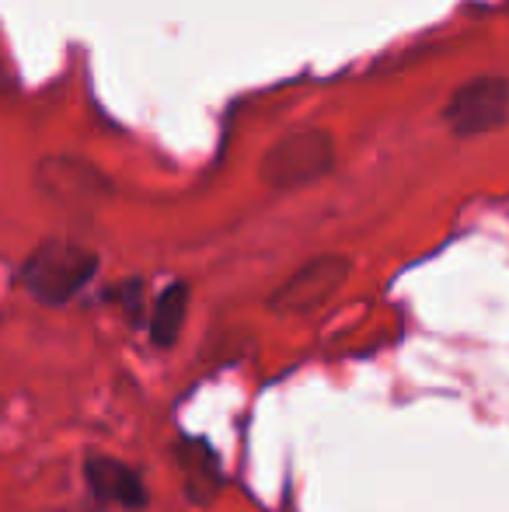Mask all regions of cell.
I'll list each match as a JSON object with an SVG mask.
<instances>
[{"mask_svg":"<svg viewBox=\"0 0 509 512\" xmlns=\"http://www.w3.org/2000/svg\"><path fill=\"white\" fill-rule=\"evenodd\" d=\"M185 310H189V286L175 283L157 297L154 314H150V342L157 349H171L182 335L185 324Z\"/></svg>","mask_w":509,"mask_h":512,"instance_id":"52a82bcc","label":"cell"},{"mask_svg":"<svg viewBox=\"0 0 509 512\" xmlns=\"http://www.w3.org/2000/svg\"><path fill=\"white\" fill-rule=\"evenodd\" d=\"M335 168V136L328 129L304 126L279 136L258 164V178L269 189H304L311 182L328 178Z\"/></svg>","mask_w":509,"mask_h":512,"instance_id":"6da1fadb","label":"cell"},{"mask_svg":"<svg viewBox=\"0 0 509 512\" xmlns=\"http://www.w3.org/2000/svg\"><path fill=\"white\" fill-rule=\"evenodd\" d=\"M84 478L95 488L98 499L116 502V506H126V509L147 506V488H143L140 474H136L133 467H126L123 460L91 457L88 464H84Z\"/></svg>","mask_w":509,"mask_h":512,"instance_id":"8992f818","label":"cell"},{"mask_svg":"<svg viewBox=\"0 0 509 512\" xmlns=\"http://www.w3.org/2000/svg\"><path fill=\"white\" fill-rule=\"evenodd\" d=\"M443 119L457 136H485L506 126L509 119V81L499 74H482L464 81L450 95Z\"/></svg>","mask_w":509,"mask_h":512,"instance_id":"277c9868","label":"cell"},{"mask_svg":"<svg viewBox=\"0 0 509 512\" xmlns=\"http://www.w3.org/2000/svg\"><path fill=\"white\" fill-rule=\"evenodd\" d=\"M349 272H353V262L346 255H318L307 265H300L283 286L269 297V307L276 314L286 317H300L311 314V310L325 307L335 293L346 286Z\"/></svg>","mask_w":509,"mask_h":512,"instance_id":"5b68a950","label":"cell"},{"mask_svg":"<svg viewBox=\"0 0 509 512\" xmlns=\"http://www.w3.org/2000/svg\"><path fill=\"white\" fill-rule=\"evenodd\" d=\"M95 272H98V255L91 248L74 241H42L28 255L21 279H25L28 293L39 304L60 307L67 300H74L95 279Z\"/></svg>","mask_w":509,"mask_h":512,"instance_id":"7a4b0ae2","label":"cell"},{"mask_svg":"<svg viewBox=\"0 0 509 512\" xmlns=\"http://www.w3.org/2000/svg\"><path fill=\"white\" fill-rule=\"evenodd\" d=\"M32 185L46 203L67 209V213H91L112 196V182L84 157L53 154L42 157L32 168Z\"/></svg>","mask_w":509,"mask_h":512,"instance_id":"3957f363","label":"cell"}]
</instances>
